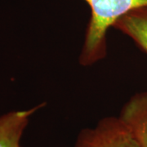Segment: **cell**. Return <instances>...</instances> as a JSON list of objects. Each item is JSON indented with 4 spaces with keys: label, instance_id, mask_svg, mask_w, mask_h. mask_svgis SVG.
Instances as JSON below:
<instances>
[{
    "label": "cell",
    "instance_id": "1",
    "mask_svg": "<svg viewBox=\"0 0 147 147\" xmlns=\"http://www.w3.org/2000/svg\"><path fill=\"white\" fill-rule=\"evenodd\" d=\"M90 7L91 16L79 63L89 66L104 59L107 53V33L121 16L138 7H147V0H84Z\"/></svg>",
    "mask_w": 147,
    "mask_h": 147
},
{
    "label": "cell",
    "instance_id": "2",
    "mask_svg": "<svg viewBox=\"0 0 147 147\" xmlns=\"http://www.w3.org/2000/svg\"><path fill=\"white\" fill-rule=\"evenodd\" d=\"M74 147H139V145L119 117L108 116L93 127L84 128Z\"/></svg>",
    "mask_w": 147,
    "mask_h": 147
},
{
    "label": "cell",
    "instance_id": "3",
    "mask_svg": "<svg viewBox=\"0 0 147 147\" xmlns=\"http://www.w3.org/2000/svg\"><path fill=\"white\" fill-rule=\"evenodd\" d=\"M135 137L139 147H147V91L133 95L119 116Z\"/></svg>",
    "mask_w": 147,
    "mask_h": 147
},
{
    "label": "cell",
    "instance_id": "4",
    "mask_svg": "<svg viewBox=\"0 0 147 147\" xmlns=\"http://www.w3.org/2000/svg\"><path fill=\"white\" fill-rule=\"evenodd\" d=\"M44 103L29 110H15L0 115V147H21V140L30 119Z\"/></svg>",
    "mask_w": 147,
    "mask_h": 147
},
{
    "label": "cell",
    "instance_id": "5",
    "mask_svg": "<svg viewBox=\"0 0 147 147\" xmlns=\"http://www.w3.org/2000/svg\"><path fill=\"white\" fill-rule=\"evenodd\" d=\"M113 27L131 38L147 54V7L130 11Z\"/></svg>",
    "mask_w": 147,
    "mask_h": 147
}]
</instances>
